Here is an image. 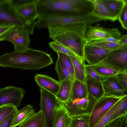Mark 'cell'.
I'll use <instances>...</instances> for the list:
<instances>
[{"instance_id":"obj_1","label":"cell","mask_w":127,"mask_h":127,"mask_svg":"<svg viewBox=\"0 0 127 127\" xmlns=\"http://www.w3.org/2000/svg\"><path fill=\"white\" fill-rule=\"evenodd\" d=\"M88 26L77 24L51 26L47 28L50 38L68 48L77 57L84 59V48L87 43L85 35Z\"/></svg>"},{"instance_id":"obj_2","label":"cell","mask_w":127,"mask_h":127,"mask_svg":"<svg viewBox=\"0 0 127 127\" xmlns=\"http://www.w3.org/2000/svg\"><path fill=\"white\" fill-rule=\"evenodd\" d=\"M53 63L50 54L29 47L24 51H14L0 56V66L2 67L38 70Z\"/></svg>"},{"instance_id":"obj_3","label":"cell","mask_w":127,"mask_h":127,"mask_svg":"<svg viewBox=\"0 0 127 127\" xmlns=\"http://www.w3.org/2000/svg\"><path fill=\"white\" fill-rule=\"evenodd\" d=\"M36 5L38 15L63 13L89 15L94 9L93 0H38Z\"/></svg>"},{"instance_id":"obj_4","label":"cell","mask_w":127,"mask_h":127,"mask_svg":"<svg viewBox=\"0 0 127 127\" xmlns=\"http://www.w3.org/2000/svg\"><path fill=\"white\" fill-rule=\"evenodd\" d=\"M37 28L39 29L51 26L84 24L89 25L102 20L92 14L78 15L68 13H56L39 15L37 18Z\"/></svg>"},{"instance_id":"obj_5","label":"cell","mask_w":127,"mask_h":127,"mask_svg":"<svg viewBox=\"0 0 127 127\" xmlns=\"http://www.w3.org/2000/svg\"><path fill=\"white\" fill-rule=\"evenodd\" d=\"M37 21L31 22L27 21L20 15L13 6L10 0L0 3V26H14L24 28L29 34H33Z\"/></svg>"},{"instance_id":"obj_6","label":"cell","mask_w":127,"mask_h":127,"mask_svg":"<svg viewBox=\"0 0 127 127\" xmlns=\"http://www.w3.org/2000/svg\"><path fill=\"white\" fill-rule=\"evenodd\" d=\"M29 34L24 28L15 26L0 36V41H10L14 46V51H23L29 47L30 42Z\"/></svg>"},{"instance_id":"obj_7","label":"cell","mask_w":127,"mask_h":127,"mask_svg":"<svg viewBox=\"0 0 127 127\" xmlns=\"http://www.w3.org/2000/svg\"><path fill=\"white\" fill-rule=\"evenodd\" d=\"M40 107L44 116L46 127H53L57 108L61 102L55 95L40 88Z\"/></svg>"},{"instance_id":"obj_8","label":"cell","mask_w":127,"mask_h":127,"mask_svg":"<svg viewBox=\"0 0 127 127\" xmlns=\"http://www.w3.org/2000/svg\"><path fill=\"white\" fill-rule=\"evenodd\" d=\"M95 65L106 67L120 72H127V44L112 51L104 60Z\"/></svg>"},{"instance_id":"obj_9","label":"cell","mask_w":127,"mask_h":127,"mask_svg":"<svg viewBox=\"0 0 127 127\" xmlns=\"http://www.w3.org/2000/svg\"><path fill=\"white\" fill-rule=\"evenodd\" d=\"M121 97L105 95L97 100L90 117V127H94Z\"/></svg>"},{"instance_id":"obj_10","label":"cell","mask_w":127,"mask_h":127,"mask_svg":"<svg viewBox=\"0 0 127 127\" xmlns=\"http://www.w3.org/2000/svg\"><path fill=\"white\" fill-rule=\"evenodd\" d=\"M97 100L88 96L80 99L68 100L63 103L71 117L82 115H90Z\"/></svg>"},{"instance_id":"obj_11","label":"cell","mask_w":127,"mask_h":127,"mask_svg":"<svg viewBox=\"0 0 127 127\" xmlns=\"http://www.w3.org/2000/svg\"><path fill=\"white\" fill-rule=\"evenodd\" d=\"M25 93L24 89L13 86H9L0 89V106L10 105L17 108L20 105Z\"/></svg>"},{"instance_id":"obj_12","label":"cell","mask_w":127,"mask_h":127,"mask_svg":"<svg viewBox=\"0 0 127 127\" xmlns=\"http://www.w3.org/2000/svg\"><path fill=\"white\" fill-rule=\"evenodd\" d=\"M121 36V32L117 28H104L97 24L95 26L89 25L85 38L87 43L110 37L118 38Z\"/></svg>"},{"instance_id":"obj_13","label":"cell","mask_w":127,"mask_h":127,"mask_svg":"<svg viewBox=\"0 0 127 127\" xmlns=\"http://www.w3.org/2000/svg\"><path fill=\"white\" fill-rule=\"evenodd\" d=\"M86 44L84 50V59L89 65H94L104 60L111 51Z\"/></svg>"},{"instance_id":"obj_14","label":"cell","mask_w":127,"mask_h":127,"mask_svg":"<svg viewBox=\"0 0 127 127\" xmlns=\"http://www.w3.org/2000/svg\"><path fill=\"white\" fill-rule=\"evenodd\" d=\"M104 95L122 97L127 95V90L118 82L114 76L102 79Z\"/></svg>"},{"instance_id":"obj_15","label":"cell","mask_w":127,"mask_h":127,"mask_svg":"<svg viewBox=\"0 0 127 127\" xmlns=\"http://www.w3.org/2000/svg\"><path fill=\"white\" fill-rule=\"evenodd\" d=\"M35 80L40 88L56 95L58 93L60 82L45 75L37 74L35 76Z\"/></svg>"},{"instance_id":"obj_16","label":"cell","mask_w":127,"mask_h":127,"mask_svg":"<svg viewBox=\"0 0 127 127\" xmlns=\"http://www.w3.org/2000/svg\"><path fill=\"white\" fill-rule=\"evenodd\" d=\"M85 84L88 96L97 100L104 95V92L102 81H98L87 76Z\"/></svg>"},{"instance_id":"obj_17","label":"cell","mask_w":127,"mask_h":127,"mask_svg":"<svg viewBox=\"0 0 127 127\" xmlns=\"http://www.w3.org/2000/svg\"><path fill=\"white\" fill-rule=\"evenodd\" d=\"M71 119L63 103L61 101L56 110L53 127H69Z\"/></svg>"},{"instance_id":"obj_18","label":"cell","mask_w":127,"mask_h":127,"mask_svg":"<svg viewBox=\"0 0 127 127\" xmlns=\"http://www.w3.org/2000/svg\"><path fill=\"white\" fill-rule=\"evenodd\" d=\"M94 9L92 14L103 20L114 21L118 18L113 15L101 2V0H93Z\"/></svg>"},{"instance_id":"obj_19","label":"cell","mask_w":127,"mask_h":127,"mask_svg":"<svg viewBox=\"0 0 127 127\" xmlns=\"http://www.w3.org/2000/svg\"><path fill=\"white\" fill-rule=\"evenodd\" d=\"M36 3L15 8L19 14L27 21L33 22L36 21V19L38 16Z\"/></svg>"},{"instance_id":"obj_20","label":"cell","mask_w":127,"mask_h":127,"mask_svg":"<svg viewBox=\"0 0 127 127\" xmlns=\"http://www.w3.org/2000/svg\"><path fill=\"white\" fill-rule=\"evenodd\" d=\"M69 56L73 64L75 79L85 83L86 74L84 59Z\"/></svg>"},{"instance_id":"obj_21","label":"cell","mask_w":127,"mask_h":127,"mask_svg":"<svg viewBox=\"0 0 127 127\" xmlns=\"http://www.w3.org/2000/svg\"><path fill=\"white\" fill-rule=\"evenodd\" d=\"M88 96L85 83L75 79L72 82L71 94L69 100L80 99Z\"/></svg>"},{"instance_id":"obj_22","label":"cell","mask_w":127,"mask_h":127,"mask_svg":"<svg viewBox=\"0 0 127 127\" xmlns=\"http://www.w3.org/2000/svg\"><path fill=\"white\" fill-rule=\"evenodd\" d=\"M35 113L32 106L30 104L25 106L22 109L18 110L12 127L19 126Z\"/></svg>"},{"instance_id":"obj_23","label":"cell","mask_w":127,"mask_h":127,"mask_svg":"<svg viewBox=\"0 0 127 127\" xmlns=\"http://www.w3.org/2000/svg\"><path fill=\"white\" fill-rule=\"evenodd\" d=\"M72 82L70 80L65 79L60 82V86L59 91L55 95L63 103L67 102L69 99Z\"/></svg>"},{"instance_id":"obj_24","label":"cell","mask_w":127,"mask_h":127,"mask_svg":"<svg viewBox=\"0 0 127 127\" xmlns=\"http://www.w3.org/2000/svg\"><path fill=\"white\" fill-rule=\"evenodd\" d=\"M103 4L113 15L118 18L127 0H101Z\"/></svg>"},{"instance_id":"obj_25","label":"cell","mask_w":127,"mask_h":127,"mask_svg":"<svg viewBox=\"0 0 127 127\" xmlns=\"http://www.w3.org/2000/svg\"><path fill=\"white\" fill-rule=\"evenodd\" d=\"M19 127H46L45 120L41 111L40 110Z\"/></svg>"},{"instance_id":"obj_26","label":"cell","mask_w":127,"mask_h":127,"mask_svg":"<svg viewBox=\"0 0 127 127\" xmlns=\"http://www.w3.org/2000/svg\"><path fill=\"white\" fill-rule=\"evenodd\" d=\"M97 73L102 79L114 76L120 72L107 67L97 65H86Z\"/></svg>"},{"instance_id":"obj_27","label":"cell","mask_w":127,"mask_h":127,"mask_svg":"<svg viewBox=\"0 0 127 127\" xmlns=\"http://www.w3.org/2000/svg\"><path fill=\"white\" fill-rule=\"evenodd\" d=\"M90 115H82L71 117L69 127H90Z\"/></svg>"},{"instance_id":"obj_28","label":"cell","mask_w":127,"mask_h":127,"mask_svg":"<svg viewBox=\"0 0 127 127\" xmlns=\"http://www.w3.org/2000/svg\"><path fill=\"white\" fill-rule=\"evenodd\" d=\"M55 69L60 82L65 79L71 80L68 70L61 60L58 58L56 63Z\"/></svg>"},{"instance_id":"obj_29","label":"cell","mask_w":127,"mask_h":127,"mask_svg":"<svg viewBox=\"0 0 127 127\" xmlns=\"http://www.w3.org/2000/svg\"><path fill=\"white\" fill-rule=\"evenodd\" d=\"M87 43L111 50L118 49L124 45L121 41L117 42H111L104 41H92L88 42Z\"/></svg>"},{"instance_id":"obj_30","label":"cell","mask_w":127,"mask_h":127,"mask_svg":"<svg viewBox=\"0 0 127 127\" xmlns=\"http://www.w3.org/2000/svg\"><path fill=\"white\" fill-rule=\"evenodd\" d=\"M121 97L111 107L94 127H103L109 122L114 112L121 103Z\"/></svg>"},{"instance_id":"obj_31","label":"cell","mask_w":127,"mask_h":127,"mask_svg":"<svg viewBox=\"0 0 127 127\" xmlns=\"http://www.w3.org/2000/svg\"><path fill=\"white\" fill-rule=\"evenodd\" d=\"M58 58L62 61L65 67L68 70L72 81L75 79L74 70L72 63L69 56L61 53H57Z\"/></svg>"},{"instance_id":"obj_32","label":"cell","mask_w":127,"mask_h":127,"mask_svg":"<svg viewBox=\"0 0 127 127\" xmlns=\"http://www.w3.org/2000/svg\"><path fill=\"white\" fill-rule=\"evenodd\" d=\"M121 99L120 104L114 112L109 122L127 114V95L122 97Z\"/></svg>"},{"instance_id":"obj_33","label":"cell","mask_w":127,"mask_h":127,"mask_svg":"<svg viewBox=\"0 0 127 127\" xmlns=\"http://www.w3.org/2000/svg\"><path fill=\"white\" fill-rule=\"evenodd\" d=\"M49 45L54 51L57 53H61L69 56L77 57L68 48L56 41H51L49 43Z\"/></svg>"},{"instance_id":"obj_34","label":"cell","mask_w":127,"mask_h":127,"mask_svg":"<svg viewBox=\"0 0 127 127\" xmlns=\"http://www.w3.org/2000/svg\"><path fill=\"white\" fill-rule=\"evenodd\" d=\"M17 109L14 106L6 105L0 106V123L13 111Z\"/></svg>"},{"instance_id":"obj_35","label":"cell","mask_w":127,"mask_h":127,"mask_svg":"<svg viewBox=\"0 0 127 127\" xmlns=\"http://www.w3.org/2000/svg\"><path fill=\"white\" fill-rule=\"evenodd\" d=\"M18 110L13 111L0 123V127H12Z\"/></svg>"},{"instance_id":"obj_36","label":"cell","mask_w":127,"mask_h":127,"mask_svg":"<svg viewBox=\"0 0 127 127\" xmlns=\"http://www.w3.org/2000/svg\"><path fill=\"white\" fill-rule=\"evenodd\" d=\"M122 27L124 29H127V3L126 4L118 17Z\"/></svg>"},{"instance_id":"obj_37","label":"cell","mask_w":127,"mask_h":127,"mask_svg":"<svg viewBox=\"0 0 127 127\" xmlns=\"http://www.w3.org/2000/svg\"><path fill=\"white\" fill-rule=\"evenodd\" d=\"M114 76L119 83L127 90V72H120Z\"/></svg>"},{"instance_id":"obj_38","label":"cell","mask_w":127,"mask_h":127,"mask_svg":"<svg viewBox=\"0 0 127 127\" xmlns=\"http://www.w3.org/2000/svg\"><path fill=\"white\" fill-rule=\"evenodd\" d=\"M38 0H10V2L15 8L36 3Z\"/></svg>"},{"instance_id":"obj_39","label":"cell","mask_w":127,"mask_h":127,"mask_svg":"<svg viewBox=\"0 0 127 127\" xmlns=\"http://www.w3.org/2000/svg\"><path fill=\"white\" fill-rule=\"evenodd\" d=\"M85 67L86 76L90 77L98 81H102L101 78L94 71L85 64Z\"/></svg>"},{"instance_id":"obj_40","label":"cell","mask_w":127,"mask_h":127,"mask_svg":"<svg viewBox=\"0 0 127 127\" xmlns=\"http://www.w3.org/2000/svg\"><path fill=\"white\" fill-rule=\"evenodd\" d=\"M123 116H120L108 123L103 127H117L119 122Z\"/></svg>"},{"instance_id":"obj_41","label":"cell","mask_w":127,"mask_h":127,"mask_svg":"<svg viewBox=\"0 0 127 127\" xmlns=\"http://www.w3.org/2000/svg\"><path fill=\"white\" fill-rule=\"evenodd\" d=\"M104 41L111 42H120V40L118 38L112 37H107L100 40L94 41Z\"/></svg>"},{"instance_id":"obj_42","label":"cell","mask_w":127,"mask_h":127,"mask_svg":"<svg viewBox=\"0 0 127 127\" xmlns=\"http://www.w3.org/2000/svg\"><path fill=\"white\" fill-rule=\"evenodd\" d=\"M14 26H0V36L11 28Z\"/></svg>"},{"instance_id":"obj_43","label":"cell","mask_w":127,"mask_h":127,"mask_svg":"<svg viewBox=\"0 0 127 127\" xmlns=\"http://www.w3.org/2000/svg\"><path fill=\"white\" fill-rule=\"evenodd\" d=\"M119 39L123 45L127 44V34L121 35Z\"/></svg>"},{"instance_id":"obj_44","label":"cell","mask_w":127,"mask_h":127,"mask_svg":"<svg viewBox=\"0 0 127 127\" xmlns=\"http://www.w3.org/2000/svg\"><path fill=\"white\" fill-rule=\"evenodd\" d=\"M6 0H0V3L5 1Z\"/></svg>"}]
</instances>
